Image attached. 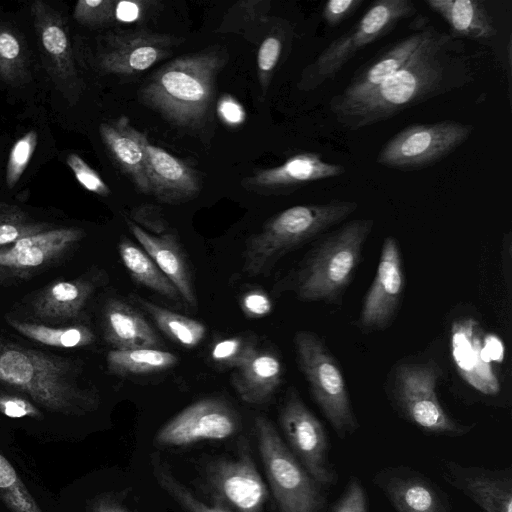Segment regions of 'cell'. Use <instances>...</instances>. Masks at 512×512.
I'll return each instance as SVG.
<instances>
[{
    "instance_id": "cell-1",
    "label": "cell",
    "mask_w": 512,
    "mask_h": 512,
    "mask_svg": "<svg viewBox=\"0 0 512 512\" xmlns=\"http://www.w3.org/2000/svg\"><path fill=\"white\" fill-rule=\"evenodd\" d=\"M472 81L474 69L465 44L433 26L403 67L367 95L332 114L342 127L355 131Z\"/></svg>"
},
{
    "instance_id": "cell-2",
    "label": "cell",
    "mask_w": 512,
    "mask_h": 512,
    "mask_svg": "<svg viewBox=\"0 0 512 512\" xmlns=\"http://www.w3.org/2000/svg\"><path fill=\"white\" fill-rule=\"evenodd\" d=\"M70 359L0 338V383L27 394L55 413L81 416L95 411L97 391L82 386Z\"/></svg>"
},
{
    "instance_id": "cell-3",
    "label": "cell",
    "mask_w": 512,
    "mask_h": 512,
    "mask_svg": "<svg viewBox=\"0 0 512 512\" xmlns=\"http://www.w3.org/2000/svg\"><path fill=\"white\" fill-rule=\"evenodd\" d=\"M224 53L208 50L183 55L159 68L142 86L139 99L178 127H196L209 111Z\"/></svg>"
},
{
    "instance_id": "cell-4",
    "label": "cell",
    "mask_w": 512,
    "mask_h": 512,
    "mask_svg": "<svg viewBox=\"0 0 512 512\" xmlns=\"http://www.w3.org/2000/svg\"><path fill=\"white\" fill-rule=\"evenodd\" d=\"M358 208L355 201L331 200L289 207L271 217L245 244L243 271L267 275L285 254L323 236Z\"/></svg>"
},
{
    "instance_id": "cell-5",
    "label": "cell",
    "mask_w": 512,
    "mask_h": 512,
    "mask_svg": "<svg viewBox=\"0 0 512 512\" xmlns=\"http://www.w3.org/2000/svg\"><path fill=\"white\" fill-rule=\"evenodd\" d=\"M373 225V219H353L318 238L295 275L294 289L298 299L341 303Z\"/></svg>"
},
{
    "instance_id": "cell-6",
    "label": "cell",
    "mask_w": 512,
    "mask_h": 512,
    "mask_svg": "<svg viewBox=\"0 0 512 512\" xmlns=\"http://www.w3.org/2000/svg\"><path fill=\"white\" fill-rule=\"evenodd\" d=\"M416 11L411 0L374 1L361 19L302 70L297 88L311 91L334 79L357 52L387 35L400 21L413 16Z\"/></svg>"
},
{
    "instance_id": "cell-7",
    "label": "cell",
    "mask_w": 512,
    "mask_h": 512,
    "mask_svg": "<svg viewBox=\"0 0 512 512\" xmlns=\"http://www.w3.org/2000/svg\"><path fill=\"white\" fill-rule=\"evenodd\" d=\"M298 366L312 398L333 430L344 439L359 428L342 371L323 341L313 332L298 331L294 337Z\"/></svg>"
},
{
    "instance_id": "cell-8",
    "label": "cell",
    "mask_w": 512,
    "mask_h": 512,
    "mask_svg": "<svg viewBox=\"0 0 512 512\" xmlns=\"http://www.w3.org/2000/svg\"><path fill=\"white\" fill-rule=\"evenodd\" d=\"M258 449L280 512H322L326 504L322 488L286 446L272 422L255 419Z\"/></svg>"
},
{
    "instance_id": "cell-9",
    "label": "cell",
    "mask_w": 512,
    "mask_h": 512,
    "mask_svg": "<svg viewBox=\"0 0 512 512\" xmlns=\"http://www.w3.org/2000/svg\"><path fill=\"white\" fill-rule=\"evenodd\" d=\"M474 130L473 125L454 120L411 124L382 146L376 162L402 172L425 169L453 153Z\"/></svg>"
},
{
    "instance_id": "cell-10",
    "label": "cell",
    "mask_w": 512,
    "mask_h": 512,
    "mask_svg": "<svg viewBox=\"0 0 512 512\" xmlns=\"http://www.w3.org/2000/svg\"><path fill=\"white\" fill-rule=\"evenodd\" d=\"M441 370L435 363L402 365L395 374L394 399L401 415L425 433L460 437L473 425L462 424L443 409L436 393Z\"/></svg>"
},
{
    "instance_id": "cell-11",
    "label": "cell",
    "mask_w": 512,
    "mask_h": 512,
    "mask_svg": "<svg viewBox=\"0 0 512 512\" xmlns=\"http://www.w3.org/2000/svg\"><path fill=\"white\" fill-rule=\"evenodd\" d=\"M205 486L214 506L231 512H263L267 487L243 442L237 457L218 458L205 468Z\"/></svg>"
},
{
    "instance_id": "cell-12",
    "label": "cell",
    "mask_w": 512,
    "mask_h": 512,
    "mask_svg": "<svg viewBox=\"0 0 512 512\" xmlns=\"http://www.w3.org/2000/svg\"><path fill=\"white\" fill-rule=\"evenodd\" d=\"M279 422L292 453L313 480L323 488L334 485L337 473L329 460L327 433L297 391L289 392Z\"/></svg>"
},
{
    "instance_id": "cell-13",
    "label": "cell",
    "mask_w": 512,
    "mask_h": 512,
    "mask_svg": "<svg viewBox=\"0 0 512 512\" xmlns=\"http://www.w3.org/2000/svg\"><path fill=\"white\" fill-rule=\"evenodd\" d=\"M240 427L237 412L218 398H204L184 408L156 433L160 447H186L232 437Z\"/></svg>"
},
{
    "instance_id": "cell-14",
    "label": "cell",
    "mask_w": 512,
    "mask_h": 512,
    "mask_svg": "<svg viewBox=\"0 0 512 512\" xmlns=\"http://www.w3.org/2000/svg\"><path fill=\"white\" fill-rule=\"evenodd\" d=\"M404 284L401 251L397 240L388 236L359 314L358 323L363 330H382L392 323L401 303Z\"/></svg>"
},
{
    "instance_id": "cell-15",
    "label": "cell",
    "mask_w": 512,
    "mask_h": 512,
    "mask_svg": "<svg viewBox=\"0 0 512 512\" xmlns=\"http://www.w3.org/2000/svg\"><path fill=\"white\" fill-rule=\"evenodd\" d=\"M178 42L173 36L147 29L116 31L105 38L99 66L117 75L142 73L167 57Z\"/></svg>"
},
{
    "instance_id": "cell-16",
    "label": "cell",
    "mask_w": 512,
    "mask_h": 512,
    "mask_svg": "<svg viewBox=\"0 0 512 512\" xmlns=\"http://www.w3.org/2000/svg\"><path fill=\"white\" fill-rule=\"evenodd\" d=\"M434 25L422 23L413 33L380 50L360 66L346 87L329 101L331 113L367 95L397 72L412 57Z\"/></svg>"
},
{
    "instance_id": "cell-17",
    "label": "cell",
    "mask_w": 512,
    "mask_h": 512,
    "mask_svg": "<svg viewBox=\"0 0 512 512\" xmlns=\"http://www.w3.org/2000/svg\"><path fill=\"white\" fill-rule=\"evenodd\" d=\"M85 236L78 227L47 229L0 247V268L24 277L62 257Z\"/></svg>"
},
{
    "instance_id": "cell-18",
    "label": "cell",
    "mask_w": 512,
    "mask_h": 512,
    "mask_svg": "<svg viewBox=\"0 0 512 512\" xmlns=\"http://www.w3.org/2000/svg\"><path fill=\"white\" fill-rule=\"evenodd\" d=\"M396 512H451L447 495L428 477L405 466L386 467L373 477Z\"/></svg>"
},
{
    "instance_id": "cell-19",
    "label": "cell",
    "mask_w": 512,
    "mask_h": 512,
    "mask_svg": "<svg viewBox=\"0 0 512 512\" xmlns=\"http://www.w3.org/2000/svg\"><path fill=\"white\" fill-rule=\"evenodd\" d=\"M441 470L445 481L469 497L483 512H512L510 467L491 470L444 460Z\"/></svg>"
},
{
    "instance_id": "cell-20",
    "label": "cell",
    "mask_w": 512,
    "mask_h": 512,
    "mask_svg": "<svg viewBox=\"0 0 512 512\" xmlns=\"http://www.w3.org/2000/svg\"><path fill=\"white\" fill-rule=\"evenodd\" d=\"M142 144L150 195L161 202L176 204L199 193L200 180L195 170L165 149L150 143L144 133Z\"/></svg>"
},
{
    "instance_id": "cell-21",
    "label": "cell",
    "mask_w": 512,
    "mask_h": 512,
    "mask_svg": "<svg viewBox=\"0 0 512 512\" xmlns=\"http://www.w3.org/2000/svg\"><path fill=\"white\" fill-rule=\"evenodd\" d=\"M345 172L343 165L327 162L318 153L302 152L279 166L257 171L245 180V185L267 194H284Z\"/></svg>"
},
{
    "instance_id": "cell-22",
    "label": "cell",
    "mask_w": 512,
    "mask_h": 512,
    "mask_svg": "<svg viewBox=\"0 0 512 512\" xmlns=\"http://www.w3.org/2000/svg\"><path fill=\"white\" fill-rule=\"evenodd\" d=\"M100 137L115 164L140 193L150 195L146 175L143 133L134 128L126 116L99 126Z\"/></svg>"
},
{
    "instance_id": "cell-23",
    "label": "cell",
    "mask_w": 512,
    "mask_h": 512,
    "mask_svg": "<svg viewBox=\"0 0 512 512\" xmlns=\"http://www.w3.org/2000/svg\"><path fill=\"white\" fill-rule=\"evenodd\" d=\"M127 225L140 247L176 287L181 299L196 308L198 303L190 269L175 235L169 232L153 235L131 220H127Z\"/></svg>"
},
{
    "instance_id": "cell-24",
    "label": "cell",
    "mask_w": 512,
    "mask_h": 512,
    "mask_svg": "<svg viewBox=\"0 0 512 512\" xmlns=\"http://www.w3.org/2000/svg\"><path fill=\"white\" fill-rule=\"evenodd\" d=\"M282 375L280 359L254 346L234 368L231 382L244 402L258 405L270 400L281 384Z\"/></svg>"
},
{
    "instance_id": "cell-25",
    "label": "cell",
    "mask_w": 512,
    "mask_h": 512,
    "mask_svg": "<svg viewBox=\"0 0 512 512\" xmlns=\"http://www.w3.org/2000/svg\"><path fill=\"white\" fill-rule=\"evenodd\" d=\"M103 330L106 341L116 350L161 349L164 345L145 317L118 299H112L105 305Z\"/></svg>"
},
{
    "instance_id": "cell-26",
    "label": "cell",
    "mask_w": 512,
    "mask_h": 512,
    "mask_svg": "<svg viewBox=\"0 0 512 512\" xmlns=\"http://www.w3.org/2000/svg\"><path fill=\"white\" fill-rule=\"evenodd\" d=\"M31 12L42 49L55 73L61 79H73L75 65L72 48L62 18L42 1L33 2Z\"/></svg>"
},
{
    "instance_id": "cell-27",
    "label": "cell",
    "mask_w": 512,
    "mask_h": 512,
    "mask_svg": "<svg viewBox=\"0 0 512 512\" xmlns=\"http://www.w3.org/2000/svg\"><path fill=\"white\" fill-rule=\"evenodd\" d=\"M448 24L454 38L489 39L497 34L493 18L480 0H426Z\"/></svg>"
},
{
    "instance_id": "cell-28",
    "label": "cell",
    "mask_w": 512,
    "mask_h": 512,
    "mask_svg": "<svg viewBox=\"0 0 512 512\" xmlns=\"http://www.w3.org/2000/svg\"><path fill=\"white\" fill-rule=\"evenodd\" d=\"M93 284L84 279L57 281L46 286L33 302L35 314L43 319L76 318L93 293Z\"/></svg>"
},
{
    "instance_id": "cell-29",
    "label": "cell",
    "mask_w": 512,
    "mask_h": 512,
    "mask_svg": "<svg viewBox=\"0 0 512 512\" xmlns=\"http://www.w3.org/2000/svg\"><path fill=\"white\" fill-rule=\"evenodd\" d=\"M118 249L123 264L135 282L171 301L182 300L173 283L140 246L128 238H122Z\"/></svg>"
},
{
    "instance_id": "cell-30",
    "label": "cell",
    "mask_w": 512,
    "mask_h": 512,
    "mask_svg": "<svg viewBox=\"0 0 512 512\" xmlns=\"http://www.w3.org/2000/svg\"><path fill=\"white\" fill-rule=\"evenodd\" d=\"M108 370L116 375L129 376L165 371L178 362L175 354L152 348L110 350L106 357Z\"/></svg>"
},
{
    "instance_id": "cell-31",
    "label": "cell",
    "mask_w": 512,
    "mask_h": 512,
    "mask_svg": "<svg viewBox=\"0 0 512 512\" xmlns=\"http://www.w3.org/2000/svg\"><path fill=\"white\" fill-rule=\"evenodd\" d=\"M135 301L151 317L157 328L175 343L193 348L204 338L206 328L203 323L141 297L135 296Z\"/></svg>"
},
{
    "instance_id": "cell-32",
    "label": "cell",
    "mask_w": 512,
    "mask_h": 512,
    "mask_svg": "<svg viewBox=\"0 0 512 512\" xmlns=\"http://www.w3.org/2000/svg\"><path fill=\"white\" fill-rule=\"evenodd\" d=\"M8 324L25 337L56 348H78L95 341L93 331L83 325L50 327L38 323L7 318Z\"/></svg>"
},
{
    "instance_id": "cell-33",
    "label": "cell",
    "mask_w": 512,
    "mask_h": 512,
    "mask_svg": "<svg viewBox=\"0 0 512 512\" xmlns=\"http://www.w3.org/2000/svg\"><path fill=\"white\" fill-rule=\"evenodd\" d=\"M271 1L246 0L234 3L224 15L217 32L242 34L254 39L255 33L270 23Z\"/></svg>"
},
{
    "instance_id": "cell-34",
    "label": "cell",
    "mask_w": 512,
    "mask_h": 512,
    "mask_svg": "<svg viewBox=\"0 0 512 512\" xmlns=\"http://www.w3.org/2000/svg\"><path fill=\"white\" fill-rule=\"evenodd\" d=\"M152 474L158 485L173 498L186 512H231L217 506H210L200 501L172 473L170 467L158 453L150 457Z\"/></svg>"
},
{
    "instance_id": "cell-35",
    "label": "cell",
    "mask_w": 512,
    "mask_h": 512,
    "mask_svg": "<svg viewBox=\"0 0 512 512\" xmlns=\"http://www.w3.org/2000/svg\"><path fill=\"white\" fill-rule=\"evenodd\" d=\"M0 498L11 512H42L16 470L1 453Z\"/></svg>"
},
{
    "instance_id": "cell-36",
    "label": "cell",
    "mask_w": 512,
    "mask_h": 512,
    "mask_svg": "<svg viewBox=\"0 0 512 512\" xmlns=\"http://www.w3.org/2000/svg\"><path fill=\"white\" fill-rule=\"evenodd\" d=\"M26 54L22 40L11 29L0 26V77L14 83L24 77Z\"/></svg>"
},
{
    "instance_id": "cell-37",
    "label": "cell",
    "mask_w": 512,
    "mask_h": 512,
    "mask_svg": "<svg viewBox=\"0 0 512 512\" xmlns=\"http://www.w3.org/2000/svg\"><path fill=\"white\" fill-rule=\"evenodd\" d=\"M280 29L269 34L261 42L257 53L258 79L263 95L270 84L272 74L279 62L284 48V34Z\"/></svg>"
},
{
    "instance_id": "cell-38",
    "label": "cell",
    "mask_w": 512,
    "mask_h": 512,
    "mask_svg": "<svg viewBox=\"0 0 512 512\" xmlns=\"http://www.w3.org/2000/svg\"><path fill=\"white\" fill-rule=\"evenodd\" d=\"M38 142L36 131L30 130L13 145L6 166V184L13 188L24 173Z\"/></svg>"
},
{
    "instance_id": "cell-39",
    "label": "cell",
    "mask_w": 512,
    "mask_h": 512,
    "mask_svg": "<svg viewBox=\"0 0 512 512\" xmlns=\"http://www.w3.org/2000/svg\"><path fill=\"white\" fill-rule=\"evenodd\" d=\"M114 0H79L74 8V19L85 26L98 27L115 20Z\"/></svg>"
},
{
    "instance_id": "cell-40",
    "label": "cell",
    "mask_w": 512,
    "mask_h": 512,
    "mask_svg": "<svg viewBox=\"0 0 512 512\" xmlns=\"http://www.w3.org/2000/svg\"><path fill=\"white\" fill-rule=\"evenodd\" d=\"M254 346L252 341L240 337L223 339L213 346L211 358L221 366L235 368Z\"/></svg>"
},
{
    "instance_id": "cell-41",
    "label": "cell",
    "mask_w": 512,
    "mask_h": 512,
    "mask_svg": "<svg viewBox=\"0 0 512 512\" xmlns=\"http://www.w3.org/2000/svg\"><path fill=\"white\" fill-rule=\"evenodd\" d=\"M66 164L72 170L77 181L88 191L102 197L110 195L111 191L100 175L89 166L78 154L70 153Z\"/></svg>"
},
{
    "instance_id": "cell-42",
    "label": "cell",
    "mask_w": 512,
    "mask_h": 512,
    "mask_svg": "<svg viewBox=\"0 0 512 512\" xmlns=\"http://www.w3.org/2000/svg\"><path fill=\"white\" fill-rule=\"evenodd\" d=\"M51 225L28 221L27 215L0 221V246L11 245L24 237L50 229Z\"/></svg>"
},
{
    "instance_id": "cell-43",
    "label": "cell",
    "mask_w": 512,
    "mask_h": 512,
    "mask_svg": "<svg viewBox=\"0 0 512 512\" xmlns=\"http://www.w3.org/2000/svg\"><path fill=\"white\" fill-rule=\"evenodd\" d=\"M132 222L153 235H163L168 232V222L162 209L153 204H142L132 209Z\"/></svg>"
},
{
    "instance_id": "cell-44",
    "label": "cell",
    "mask_w": 512,
    "mask_h": 512,
    "mask_svg": "<svg viewBox=\"0 0 512 512\" xmlns=\"http://www.w3.org/2000/svg\"><path fill=\"white\" fill-rule=\"evenodd\" d=\"M331 512H368V500L361 482L352 477Z\"/></svg>"
},
{
    "instance_id": "cell-45",
    "label": "cell",
    "mask_w": 512,
    "mask_h": 512,
    "mask_svg": "<svg viewBox=\"0 0 512 512\" xmlns=\"http://www.w3.org/2000/svg\"><path fill=\"white\" fill-rule=\"evenodd\" d=\"M156 5V1L148 0L116 1L114 18L122 23H139L156 9Z\"/></svg>"
},
{
    "instance_id": "cell-46",
    "label": "cell",
    "mask_w": 512,
    "mask_h": 512,
    "mask_svg": "<svg viewBox=\"0 0 512 512\" xmlns=\"http://www.w3.org/2000/svg\"><path fill=\"white\" fill-rule=\"evenodd\" d=\"M364 3V0H329L322 10V17L329 27H336L350 18Z\"/></svg>"
},
{
    "instance_id": "cell-47",
    "label": "cell",
    "mask_w": 512,
    "mask_h": 512,
    "mask_svg": "<svg viewBox=\"0 0 512 512\" xmlns=\"http://www.w3.org/2000/svg\"><path fill=\"white\" fill-rule=\"evenodd\" d=\"M0 412L12 418H40L38 408L26 398L0 393Z\"/></svg>"
},
{
    "instance_id": "cell-48",
    "label": "cell",
    "mask_w": 512,
    "mask_h": 512,
    "mask_svg": "<svg viewBox=\"0 0 512 512\" xmlns=\"http://www.w3.org/2000/svg\"><path fill=\"white\" fill-rule=\"evenodd\" d=\"M241 307L248 317L259 318L271 312L272 302L264 291L252 290L242 297Z\"/></svg>"
},
{
    "instance_id": "cell-49",
    "label": "cell",
    "mask_w": 512,
    "mask_h": 512,
    "mask_svg": "<svg viewBox=\"0 0 512 512\" xmlns=\"http://www.w3.org/2000/svg\"><path fill=\"white\" fill-rule=\"evenodd\" d=\"M217 112L222 121L228 125H239L245 120L243 107L230 95H224L219 99Z\"/></svg>"
},
{
    "instance_id": "cell-50",
    "label": "cell",
    "mask_w": 512,
    "mask_h": 512,
    "mask_svg": "<svg viewBox=\"0 0 512 512\" xmlns=\"http://www.w3.org/2000/svg\"><path fill=\"white\" fill-rule=\"evenodd\" d=\"M89 512H131L120 500L112 495H101L91 504Z\"/></svg>"
},
{
    "instance_id": "cell-51",
    "label": "cell",
    "mask_w": 512,
    "mask_h": 512,
    "mask_svg": "<svg viewBox=\"0 0 512 512\" xmlns=\"http://www.w3.org/2000/svg\"><path fill=\"white\" fill-rule=\"evenodd\" d=\"M26 213L19 207L0 202V221L23 216Z\"/></svg>"
},
{
    "instance_id": "cell-52",
    "label": "cell",
    "mask_w": 512,
    "mask_h": 512,
    "mask_svg": "<svg viewBox=\"0 0 512 512\" xmlns=\"http://www.w3.org/2000/svg\"><path fill=\"white\" fill-rule=\"evenodd\" d=\"M507 78H508V94H509V99L511 100V64H512V61H511V57H512V53H511V39H509L508 41V44H507Z\"/></svg>"
},
{
    "instance_id": "cell-53",
    "label": "cell",
    "mask_w": 512,
    "mask_h": 512,
    "mask_svg": "<svg viewBox=\"0 0 512 512\" xmlns=\"http://www.w3.org/2000/svg\"><path fill=\"white\" fill-rule=\"evenodd\" d=\"M12 275L0 268V282L8 280Z\"/></svg>"
}]
</instances>
